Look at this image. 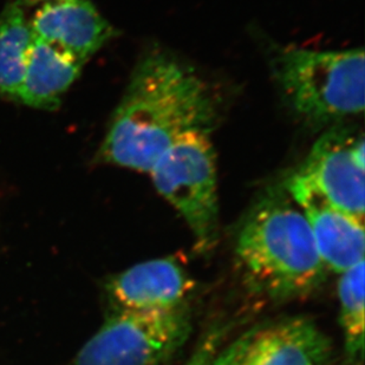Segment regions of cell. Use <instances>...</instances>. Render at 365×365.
Returning <instances> with one entry per match:
<instances>
[{"label": "cell", "mask_w": 365, "mask_h": 365, "mask_svg": "<svg viewBox=\"0 0 365 365\" xmlns=\"http://www.w3.org/2000/svg\"><path fill=\"white\" fill-rule=\"evenodd\" d=\"M272 68L289 108L309 125H334L364 110L362 48L341 51L284 48L273 58Z\"/></svg>", "instance_id": "3"}, {"label": "cell", "mask_w": 365, "mask_h": 365, "mask_svg": "<svg viewBox=\"0 0 365 365\" xmlns=\"http://www.w3.org/2000/svg\"><path fill=\"white\" fill-rule=\"evenodd\" d=\"M364 135L334 124L318 138L293 176L330 206L364 222Z\"/></svg>", "instance_id": "6"}, {"label": "cell", "mask_w": 365, "mask_h": 365, "mask_svg": "<svg viewBox=\"0 0 365 365\" xmlns=\"http://www.w3.org/2000/svg\"><path fill=\"white\" fill-rule=\"evenodd\" d=\"M37 38L86 63L118 32L91 0H53L36 7L30 18Z\"/></svg>", "instance_id": "9"}, {"label": "cell", "mask_w": 365, "mask_h": 365, "mask_svg": "<svg viewBox=\"0 0 365 365\" xmlns=\"http://www.w3.org/2000/svg\"><path fill=\"white\" fill-rule=\"evenodd\" d=\"M364 262L341 273L338 283L339 323L344 334L345 354L351 365L364 357Z\"/></svg>", "instance_id": "13"}, {"label": "cell", "mask_w": 365, "mask_h": 365, "mask_svg": "<svg viewBox=\"0 0 365 365\" xmlns=\"http://www.w3.org/2000/svg\"><path fill=\"white\" fill-rule=\"evenodd\" d=\"M284 187L305 214L325 269L341 274L364 262V222L330 206L293 175Z\"/></svg>", "instance_id": "8"}, {"label": "cell", "mask_w": 365, "mask_h": 365, "mask_svg": "<svg viewBox=\"0 0 365 365\" xmlns=\"http://www.w3.org/2000/svg\"><path fill=\"white\" fill-rule=\"evenodd\" d=\"M331 345L314 322L286 318L252 329L207 365H325Z\"/></svg>", "instance_id": "7"}, {"label": "cell", "mask_w": 365, "mask_h": 365, "mask_svg": "<svg viewBox=\"0 0 365 365\" xmlns=\"http://www.w3.org/2000/svg\"><path fill=\"white\" fill-rule=\"evenodd\" d=\"M215 338H210V341H205L197 354L188 361L186 365H207L214 356L215 350Z\"/></svg>", "instance_id": "14"}, {"label": "cell", "mask_w": 365, "mask_h": 365, "mask_svg": "<svg viewBox=\"0 0 365 365\" xmlns=\"http://www.w3.org/2000/svg\"><path fill=\"white\" fill-rule=\"evenodd\" d=\"M12 1L18 4V5H21L24 9H28V7L41 6L43 4L50 3V1H53V0H12Z\"/></svg>", "instance_id": "15"}, {"label": "cell", "mask_w": 365, "mask_h": 365, "mask_svg": "<svg viewBox=\"0 0 365 365\" xmlns=\"http://www.w3.org/2000/svg\"><path fill=\"white\" fill-rule=\"evenodd\" d=\"M245 280L271 300L303 298L325 279L310 224L285 187H271L245 217L237 239Z\"/></svg>", "instance_id": "2"}, {"label": "cell", "mask_w": 365, "mask_h": 365, "mask_svg": "<svg viewBox=\"0 0 365 365\" xmlns=\"http://www.w3.org/2000/svg\"><path fill=\"white\" fill-rule=\"evenodd\" d=\"M24 7L11 0L0 14V96L18 102L34 41Z\"/></svg>", "instance_id": "12"}, {"label": "cell", "mask_w": 365, "mask_h": 365, "mask_svg": "<svg viewBox=\"0 0 365 365\" xmlns=\"http://www.w3.org/2000/svg\"><path fill=\"white\" fill-rule=\"evenodd\" d=\"M156 190L186 220L201 252L219 230L217 158L210 133L190 131L173 143L149 170Z\"/></svg>", "instance_id": "4"}, {"label": "cell", "mask_w": 365, "mask_h": 365, "mask_svg": "<svg viewBox=\"0 0 365 365\" xmlns=\"http://www.w3.org/2000/svg\"><path fill=\"white\" fill-rule=\"evenodd\" d=\"M194 285L175 258H160L115 276L108 284V293L116 310L168 311L186 307Z\"/></svg>", "instance_id": "10"}, {"label": "cell", "mask_w": 365, "mask_h": 365, "mask_svg": "<svg viewBox=\"0 0 365 365\" xmlns=\"http://www.w3.org/2000/svg\"><path fill=\"white\" fill-rule=\"evenodd\" d=\"M84 66L75 56L34 37L17 103L38 110H56Z\"/></svg>", "instance_id": "11"}, {"label": "cell", "mask_w": 365, "mask_h": 365, "mask_svg": "<svg viewBox=\"0 0 365 365\" xmlns=\"http://www.w3.org/2000/svg\"><path fill=\"white\" fill-rule=\"evenodd\" d=\"M190 331L186 307L116 310L81 349L73 365H161L182 348Z\"/></svg>", "instance_id": "5"}, {"label": "cell", "mask_w": 365, "mask_h": 365, "mask_svg": "<svg viewBox=\"0 0 365 365\" xmlns=\"http://www.w3.org/2000/svg\"><path fill=\"white\" fill-rule=\"evenodd\" d=\"M217 108L213 90L193 69L167 52H149L131 73L97 160L149 173L182 135L210 133Z\"/></svg>", "instance_id": "1"}]
</instances>
